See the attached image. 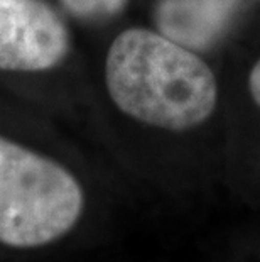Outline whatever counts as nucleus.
Returning <instances> with one entry per match:
<instances>
[{
    "mask_svg": "<svg viewBox=\"0 0 260 262\" xmlns=\"http://www.w3.org/2000/svg\"><path fill=\"white\" fill-rule=\"evenodd\" d=\"M240 0H159L156 22L160 34L190 49L217 41Z\"/></svg>",
    "mask_w": 260,
    "mask_h": 262,
    "instance_id": "4",
    "label": "nucleus"
},
{
    "mask_svg": "<svg viewBox=\"0 0 260 262\" xmlns=\"http://www.w3.org/2000/svg\"><path fill=\"white\" fill-rule=\"evenodd\" d=\"M105 83L122 112L168 130L203 124L218 98L213 71L193 49L147 29H127L115 37Z\"/></svg>",
    "mask_w": 260,
    "mask_h": 262,
    "instance_id": "1",
    "label": "nucleus"
},
{
    "mask_svg": "<svg viewBox=\"0 0 260 262\" xmlns=\"http://www.w3.org/2000/svg\"><path fill=\"white\" fill-rule=\"evenodd\" d=\"M129 0H61L64 9L78 19H103L119 14Z\"/></svg>",
    "mask_w": 260,
    "mask_h": 262,
    "instance_id": "5",
    "label": "nucleus"
},
{
    "mask_svg": "<svg viewBox=\"0 0 260 262\" xmlns=\"http://www.w3.org/2000/svg\"><path fill=\"white\" fill-rule=\"evenodd\" d=\"M69 34L41 0H0V70L46 71L64 59Z\"/></svg>",
    "mask_w": 260,
    "mask_h": 262,
    "instance_id": "3",
    "label": "nucleus"
},
{
    "mask_svg": "<svg viewBox=\"0 0 260 262\" xmlns=\"http://www.w3.org/2000/svg\"><path fill=\"white\" fill-rule=\"evenodd\" d=\"M83 208V188L64 166L0 136V244L49 245L73 230Z\"/></svg>",
    "mask_w": 260,
    "mask_h": 262,
    "instance_id": "2",
    "label": "nucleus"
},
{
    "mask_svg": "<svg viewBox=\"0 0 260 262\" xmlns=\"http://www.w3.org/2000/svg\"><path fill=\"white\" fill-rule=\"evenodd\" d=\"M248 86H250V93L253 100L260 107V59L255 63V66L250 71V78H248Z\"/></svg>",
    "mask_w": 260,
    "mask_h": 262,
    "instance_id": "6",
    "label": "nucleus"
}]
</instances>
